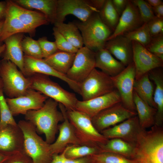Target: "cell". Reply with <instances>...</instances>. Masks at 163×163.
<instances>
[{"instance_id": "cell-1", "label": "cell", "mask_w": 163, "mask_h": 163, "mask_svg": "<svg viewBox=\"0 0 163 163\" xmlns=\"http://www.w3.org/2000/svg\"><path fill=\"white\" fill-rule=\"evenodd\" d=\"M58 105L57 102L50 98L40 109L29 111L25 115L26 120L33 125L37 133L44 134L45 141L50 144L55 140L59 123L64 120L62 113L58 109Z\"/></svg>"}, {"instance_id": "cell-2", "label": "cell", "mask_w": 163, "mask_h": 163, "mask_svg": "<svg viewBox=\"0 0 163 163\" xmlns=\"http://www.w3.org/2000/svg\"><path fill=\"white\" fill-rule=\"evenodd\" d=\"M135 145L134 159L142 163H163V130L154 125L147 131L142 129Z\"/></svg>"}, {"instance_id": "cell-3", "label": "cell", "mask_w": 163, "mask_h": 163, "mask_svg": "<svg viewBox=\"0 0 163 163\" xmlns=\"http://www.w3.org/2000/svg\"><path fill=\"white\" fill-rule=\"evenodd\" d=\"M18 124L23 135L24 152L33 163H49L53 155L50 144L38 134L35 127L29 121L20 120Z\"/></svg>"}, {"instance_id": "cell-4", "label": "cell", "mask_w": 163, "mask_h": 163, "mask_svg": "<svg viewBox=\"0 0 163 163\" xmlns=\"http://www.w3.org/2000/svg\"><path fill=\"white\" fill-rule=\"evenodd\" d=\"M67 114L80 145L99 148L109 140L97 130L91 118L85 113L76 110H67Z\"/></svg>"}, {"instance_id": "cell-5", "label": "cell", "mask_w": 163, "mask_h": 163, "mask_svg": "<svg viewBox=\"0 0 163 163\" xmlns=\"http://www.w3.org/2000/svg\"><path fill=\"white\" fill-rule=\"evenodd\" d=\"M74 22L81 33L85 46L94 52L104 48L113 33L102 21L98 13H94L85 21Z\"/></svg>"}, {"instance_id": "cell-6", "label": "cell", "mask_w": 163, "mask_h": 163, "mask_svg": "<svg viewBox=\"0 0 163 163\" xmlns=\"http://www.w3.org/2000/svg\"><path fill=\"white\" fill-rule=\"evenodd\" d=\"M46 75L36 74L29 77L31 83L30 88L61 104L67 110H75L78 100L75 94L66 90Z\"/></svg>"}, {"instance_id": "cell-7", "label": "cell", "mask_w": 163, "mask_h": 163, "mask_svg": "<svg viewBox=\"0 0 163 163\" xmlns=\"http://www.w3.org/2000/svg\"><path fill=\"white\" fill-rule=\"evenodd\" d=\"M0 77L3 84V90L10 98L24 94L30 88L31 83L11 61L2 59L0 61Z\"/></svg>"}, {"instance_id": "cell-8", "label": "cell", "mask_w": 163, "mask_h": 163, "mask_svg": "<svg viewBox=\"0 0 163 163\" xmlns=\"http://www.w3.org/2000/svg\"><path fill=\"white\" fill-rule=\"evenodd\" d=\"M80 94L87 101L108 93L115 89L111 77L94 69L79 83Z\"/></svg>"}, {"instance_id": "cell-9", "label": "cell", "mask_w": 163, "mask_h": 163, "mask_svg": "<svg viewBox=\"0 0 163 163\" xmlns=\"http://www.w3.org/2000/svg\"><path fill=\"white\" fill-rule=\"evenodd\" d=\"M111 77L115 88L120 95L123 104L128 109L136 112L133 100L134 85L136 77L133 62L126 67L118 74Z\"/></svg>"}, {"instance_id": "cell-10", "label": "cell", "mask_w": 163, "mask_h": 163, "mask_svg": "<svg viewBox=\"0 0 163 163\" xmlns=\"http://www.w3.org/2000/svg\"><path fill=\"white\" fill-rule=\"evenodd\" d=\"M137 115L136 112L125 107L120 102L101 111L91 118L97 130L101 131Z\"/></svg>"}, {"instance_id": "cell-11", "label": "cell", "mask_w": 163, "mask_h": 163, "mask_svg": "<svg viewBox=\"0 0 163 163\" xmlns=\"http://www.w3.org/2000/svg\"><path fill=\"white\" fill-rule=\"evenodd\" d=\"M99 12L90 4L88 0H57L56 22H64L69 14L84 22L94 13Z\"/></svg>"}, {"instance_id": "cell-12", "label": "cell", "mask_w": 163, "mask_h": 163, "mask_svg": "<svg viewBox=\"0 0 163 163\" xmlns=\"http://www.w3.org/2000/svg\"><path fill=\"white\" fill-rule=\"evenodd\" d=\"M95 52L86 47L78 49L72 65L66 74L70 80L79 84L95 68Z\"/></svg>"}, {"instance_id": "cell-13", "label": "cell", "mask_w": 163, "mask_h": 163, "mask_svg": "<svg viewBox=\"0 0 163 163\" xmlns=\"http://www.w3.org/2000/svg\"><path fill=\"white\" fill-rule=\"evenodd\" d=\"M48 97L41 92L29 89L24 95L13 98H5L13 116L25 115L29 111L37 110L41 108Z\"/></svg>"}, {"instance_id": "cell-14", "label": "cell", "mask_w": 163, "mask_h": 163, "mask_svg": "<svg viewBox=\"0 0 163 163\" xmlns=\"http://www.w3.org/2000/svg\"><path fill=\"white\" fill-rule=\"evenodd\" d=\"M36 74L51 75L58 78L66 83L74 91L80 94L79 83L70 80L66 75L55 70L43 59L36 58L24 55L23 74L25 76L29 77Z\"/></svg>"}, {"instance_id": "cell-15", "label": "cell", "mask_w": 163, "mask_h": 163, "mask_svg": "<svg viewBox=\"0 0 163 163\" xmlns=\"http://www.w3.org/2000/svg\"><path fill=\"white\" fill-rule=\"evenodd\" d=\"M133 62L137 80L151 71L163 66V60L149 51L140 43L132 41Z\"/></svg>"}, {"instance_id": "cell-16", "label": "cell", "mask_w": 163, "mask_h": 163, "mask_svg": "<svg viewBox=\"0 0 163 163\" xmlns=\"http://www.w3.org/2000/svg\"><path fill=\"white\" fill-rule=\"evenodd\" d=\"M120 102V95L115 89L108 93L87 101L78 100L75 110L85 113L92 118L103 110Z\"/></svg>"}, {"instance_id": "cell-17", "label": "cell", "mask_w": 163, "mask_h": 163, "mask_svg": "<svg viewBox=\"0 0 163 163\" xmlns=\"http://www.w3.org/2000/svg\"><path fill=\"white\" fill-rule=\"evenodd\" d=\"M58 106L64 118L62 123L59 124V135L54 142L50 144L53 154H59L62 153L69 145H80L77 138L74 128L70 123L67 114V110L62 104L59 103Z\"/></svg>"}, {"instance_id": "cell-18", "label": "cell", "mask_w": 163, "mask_h": 163, "mask_svg": "<svg viewBox=\"0 0 163 163\" xmlns=\"http://www.w3.org/2000/svg\"><path fill=\"white\" fill-rule=\"evenodd\" d=\"M142 129L136 115L100 133L108 139L119 138L135 144L138 135Z\"/></svg>"}, {"instance_id": "cell-19", "label": "cell", "mask_w": 163, "mask_h": 163, "mask_svg": "<svg viewBox=\"0 0 163 163\" xmlns=\"http://www.w3.org/2000/svg\"><path fill=\"white\" fill-rule=\"evenodd\" d=\"M24 152V136L18 124L0 129V153L9 156Z\"/></svg>"}, {"instance_id": "cell-20", "label": "cell", "mask_w": 163, "mask_h": 163, "mask_svg": "<svg viewBox=\"0 0 163 163\" xmlns=\"http://www.w3.org/2000/svg\"><path fill=\"white\" fill-rule=\"evenodd\" d=\"M7 9L17 17L30 31L32 37L35 35L36 29L50 22L42 13L24 8L13 0L6 1Z\"/></svg>"}, {"instance_id": "cell-21", "label": "cell", "mask_w": 163, "mask_h": 163, "mask_svg": "<svg viewBox=\"0 0 163 163\" xmlns=\"http://www.w3.org/2000/svg\"><path fill=\"white\" fill-rule=\"evenodd\" d=\"M144 23L137 7L131 0H129L126 9L120 16L115 29L107 41L124 35L137 29Z\"/></svg>"}, {"instance_id": "cell-22", "label": "cell", "mask_w": 163, "mask_h": 163, "mask_svg": "<svg viewBox=\"0 0 163 163\" xmlns=\"http://www.w3.org/2000/svg\"><path fill=\"white\" fill-rule=\"evenodd\" d=\"M104 48L126 67L133 62L132 42L124 35L107 40Z\"/></svg>"}, {"instance_id": "cell-23", "label": "cell", "mask_w": 163, "mask_h": 163, "mask_svg": "<svg viewBox=\"0 0 163 163\" xmlns=\"http://www.w3.org/2000/svg\"><path fill=\"white\" fill-rule=\"evenodd\" d=\"M24 33L13 35L5 39L3 42L5 46L2 52L3 59L11 61L21 71H24V55L21 42L24 38Z\"/></svg>"}, {"instance_id": "cell-24", "label": "cell", "mask_w": 163, "mask_h": 163, "mask_svg": "<svg viewBox=\"0 0 163 163\" xmlns=\"http://www.w3.org/2000/svg\"><path fill=\"white\" fill-rule=\"evenodd\" d=\"M95 53V68L100 69L101 71L110 77L118 74L126 67L104 48L96 51Z\"/></svg>"}, {"instance_id": "cell-25", "label": "cell", "mask_w": 163, "mask_h": 163, "mask_svg": "<svg viewBox=\"0 0 163 163\" xmlns=\"http://www.w3.org/2000/svg\"><path fill=\"white\" fill-rule=\"evenodd\" d=\"M161 68L154 69L148 73L150 79L155 85L153 95L157 109L155 125L160 126H162L163 122V74Z\"/></svg>"}, {"instance_id": "cell-26", "label": "cell", "mask_w": 163, "mask_h": 163, "mask_svg": "<svg viewBox=\"0 0 163 163\" xmlns=\"http://www.w3.org/2000/svg\"><path fill=\"white\" fill-rule=\"evenodd\" d=\"M15 3L27 9L40 11L47 18L50 23L56 21L57 0H14Z\"/></svg>"}, {"instance_id": "cell-27", "label": "cell", "mask_w": 163, "mask_h": 163, "mask_svg": "<svg viewBox=\"0 0 163 163\" xmlns=\"http://www.w3.org/2000/svg\"><path fill=\"white\" fill-rule=\"evenodd\" d=\"M133 100L139 124L141 128L146 129L155 125L156 109L143 101L134 91Z\"/></svg>"}, {"instance_id": "cell-28", "label": "cell", "mask_w": 163, "mask_h": 163, "mask_svg": "<svg viewBox=\"0 0 163 163\" xmlns=\"http://www.w3.org/2000/svg\"><path fill=\"white\" fill-rule=\"evenodd\" d=\"M99 149V152L112 153L134 159L135 145L120 139H109L105 144L100 146Z\"/></svg>"}, {"instance_id": "cell-29", "label": "cell", "mask_w": 163, "mask_h": 163, "mask_svg": "<svg viewBox=\"0 0 163 163\" xmlns=\"http://www.w3.org/2000/svg\"><path fill=\"white\" fill-rule=\"evenodd\" d=\"M75 53L59 51L43 59L55 70L66 75L72 65Z\"/></svg>"}, {"instance_id": "cell-30", "label": "cell", "mask_w": 163, "mask_h": 163, "mask_svg": "<svg viewBox=\"0 0 163 163\" xmlns=\"http://www.w3.org/2000/svg\"><path fill=\"white\" fill-rule=\"evenodd\" d=\"M20 33H28L32 37L30 31L7 8L0 39V42H3L5 39L13 35Z\"/></svg>"}, {"instance_id": "cell-31", "label": "cell", "mask_w": 163, "mask_h": 163, "mask_svg": "<svg viewBox=\"0 0 163 163\" xmlns=\"http://www.w3.org/2000/svg\"><path fill=\"white\" fill-rule=\"evenodd\" d=\"M151 81L148 73L144 75L135 80L134 91L143 101L156 109L153 100L154 85Z\"/></svg>"}, {"instance_id": "cell-32", "label": "cell", "mask_w": 163, "mask_h": 163, "mask_svg": "<svg viewBox=\"0 0 163 163\" xmlns=\"http://www.w3.org/2000/svg\"><path fill=\"white\" fill-rule=\"evenodd\" d=\"M54 26L61 34L73 46L78 49L84 45L80 32L74 22H56Z\"/></svg>"}, {"instance_id": "cell-33", "label": "cell", "mask_w": 163, "mask_h": 163, "mask_svg": "<svg viewBox=\"0 0 163 163\" xmlns=\"http://www.w3.org/2000/svg\"><path fill=\"white\" fill-rule=\"evenodd\" d=\"M98 14L102 21L113 32L118 23L120 16L115 9L112 0H105Z\"/></svg>"}, {"instance_id": "cell-34", "label": "cell", "mask_w": 163, "mask_h": 163, "mask_svg": "<svg viewBox=\"0 0 163 163\" xmlns=\"http://www.w3.org/2000/svg\"><path fill=\"white\" fill-rule=\"evenodd\" d=\"M99 152V149L84 145H70L64 150L66 158L75 159L91 155Z\"/></svg>"}, {"instance_id": "cell-35", "label": "cell", "mask_w": 163, "mask_h": 163, "mask_svg": "<svg viewBox=\"0 0 163 163\" xmlns=\"http://www.w3.org/2000/svg\"><path fill=\"white\" fill-rule=\"evenodd\" d=\"M90 156L93 163H142L138 160L109 152H99Z\"/></svg>"}, {"instance_id": "cell-36", "label": "cell", "mask_w": 163, "mask_h": 163, "mask_svg": "<svg viewBox=\"0 0 163 163\" xmlns=\"http://www.w3.org/2000/svg\"><path fill=\"white\" fill-rule=\"evenodd\" d=\"M124 35L131 41L137 42L145 47L150 43L152 38L146 23Z\"/></svg>"}, {"instance_id": "cell-37", "label": "cell", "mask_w": 163, "mask_h": 163, "mask_svg": "<svg viewBox=\"0 0 163 163\" xmlns=\"http://www.w3.org/2000/svg\"><path fill=\"white\" fill-rule=\"evenodd\" d=\"M21 46L24 55L36 58L43 59L37 40L34 39L31 37H25L21 41Z\"/></svg>"}, {"instance_id": "cell-38", "label": "cell", "mask_w": 163, "mask_h": 163, "mask_svg": "<svg viewBox=\"0 0 163 163\" xmlns=\"http://www.w3.org/2000/svg\"><path fill=\"white\" fill-rule=\"evenodd\" d=\"M18 124L13 118L4 96L2 89H0V129L8 125Z\"/></svg>"}, {"instance_id": "cell-39", "label": "cell", "mask_w": 163, "mask_h": 163, "mask_svg": "<svg viewBox=\"0 0 163 163\" xmlns=\"http://www.w3.org/2000/svg\"><path fill=\"white\" fill-rule=\"evenodd\" d=\"M131 2L136 6L144 23H146L155 18L152 7L143 0H132Z\"/></svg>"}, {"instance_id": "cell-40", "label": "cell", "mask_w": 163, "mask_h": 163, "mask_svg": "<svg viewBox=\"0 0 163 163\" xmlns=\"http://www.w3.org/2000/svg\"><path fill=\"white\" fill-rule=\"evenodd\" d=\"M53 31L55 42L59 51L75 53L77 52L78 49L70 43L54 26L53 28Z\"/></svg>"}, {"instance_id": "cell-41", "label": "cell", "mask_w": 163, "mask_h": 163, "mask_svg": "<svg viewBox=\"0 0 163 163\" xmlns=\"http://www.w3.org/2000/svg\"><path fill=\"white\" fill-rule=\"evenodd\" d=\"M145 47L152 53L163 60V34L152 37Z\"/></svg>"}, {"instance_id": "cell-42", "label": "cell", "mask_w": 163, "mask_h": 163, "mask_svg": "<svg viewBox=\"0 0 163 163\" xmlns=\"http://www.w3.org/2000/svg\"><path fill=\"white\" fill-rule=\"evenodd\" d=\"M37 41L41 48L43 59L59 51L55 42L49 41L46 37L39 38Z\"/></svg>"}, {"instance_id": "cell-43", "label": "cell", "mask_w": 163, "mask_h": 163, "mask_svg": "<svg viewBox=\"0 0 163 163\" xmlns=\"http://www.w3.org/2000/svg\"><path fill=\"white\" fill-rule=\"evenodd\" d=\"M146 24L152 37L163 34V18L156 17Z\"/></svg>"}, {"instance_id": "cell-44", "label": "cell", "mask_w": 163, "mask_h": 163, "mask_svg": "<svg viewBox=\"0 0 163 163\" xmlns=\"http://www.w3.org/2000/svg\"><path fill=\"white\" fill-rule=\"evenodd\" d=\"M2 163H33V162L24 152H22L8 156Z\"/></svg>"}, {"instance_id": "cell-45", "label": "cell", "mask_w": 163, "mask_h": 163, "mask_svg": "<svg viewBox=\"0 0 163 163\" xmlns=\"http://www.w3.org/2000/svg\"><path fill=\"white\" fill-rule=\"evenodd\" d=\"M49 163H79L75 160L69 159L65 157L64 151L59 154L53 155L52 161Z\"/></svg>"}, {"instance_id": "cell-46", "label": "cell", "mask_w": 163, "mask_h": 163, "mask_svg": "<svg viewBox=\"0 0 163 163\" xmlns=\"http://www.w3.org/2000/svg\"><path fill=\"white\" fill-rule=\"evenodd\" d=\"M129 0H112L113 5L120 16L126 9Z\"/></svg>"}, {"instance_id": "cell-47", "label": "cell", "mask_w": 163, "mask_h": 163, "mask_svg": "<svg viewBox=\"0 0 163 163\" xmlns=\"http://www.w3.org/2000/svg\"><path fill=\"white\" fill-rule=\"evenodd\" d=\"M7 8V1H0V21L4 20Z\"/></svg>"}, {"instance_id": "cell-48", "label": "cell", "mask_w": 163, "mask_h": 163, "mask_svg": "<svg viewBox=\"0 0 163 163\" xmlns=\"http://www.w3.org/2000/svg\"><path fill=\"white\" fill-rule=\"evenodd\" d=\"M106 0H88L90 4L99 11L103 7Z\"/></svg>"}, {"instance_id": "cell-49", "label": "cell", "mask_w": 163, "mask_h": 163, "mask_svg": "<svg viewBox=\"0 0 163 163\" xmlns=\"http://www.w3.org/2000/svg\"><path fill=\"white\" fill-rule=\"evenodd\" d=\"M152 8L154 13L156 17L163 18V3Z\"/></svg>"}, {"instance_id": "cell-50", "label": "cell", "mask_w": 163, "mask_h": 163, "mask_svg": "<svg viewBox=\"0 0 163 163\" xmlns=\"http://www.w3.org/2000/svg\"><path fill=\"white\" fill-rule=\"evenodd\" d=\"M152 7L158 6L163 3L161 0H145Z\"/></svg>"}, {"instance_id": "cell-51", "label": "cell", "mask_w": 163, "mask_h": 163, "mask_svg": "<svg viewBox=\"0 0 163 163\" xmlns=\"http://www.w3.org/2000/svg\"><path fill=\"white\" fill-rule=\"evenodd\" d=\"M5 48V46L4 44L1 45L0 47V56L2 52L4 51ZM3 89V84L2 79L0 77V89Z\"/></svg>"}, {"instance_id": "cell-52", "label": "cell", "mask_w": 163, "mask_h": 163, "mask_svg": "<svg viewBox=\"0 0 163 163\" xmlns=\"http://www.w3.org/2000/svg\"><path fill=\"white\" fill-rule=\"evenodd\" d=\"M8 156L0 153V163H2Z\"/></svg>"}, {"instance_id": "cell-53", "label": "cell", "mask_w": 163, "mask_h": 163, "mask_svg": "<svg viewBox=\"0 0 163 163\" xmlns=\"http://www.w3.org/2000/svg\"><path fill=\"white\" fill-rule=\"evenodd\" d=\"M4 20L0 21V39L2 33ZM1 46L0 45V47Z\"/></svg>"}]
</instances>
